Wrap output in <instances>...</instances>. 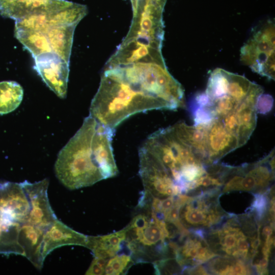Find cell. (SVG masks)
<instances>
[{
  "label": "cell",
  "instance_id": "obj_1",
  "mask_svg": "<svg viewBox=\"0 0 275 275\" xmlns=\"http://www.w3.org/2000/svg\"><path fill=\"white\" fill-rule=\"evenodd\" d=\"M184 106L183 88L169 72L165 62L105 65L89 115L115 129L136 114L175 111Z\"/></svg>",
  "mask_w": 275,
  "mask_h": 275
},
{
  "label": "cell",
  "instance_id": "obj_2",
  "mask_svg": "<svg viewBox=\"0 0 275 275\" xmlns=\"http://www.w3.org/2000/svg\"><path fill=\"white\" fill-rule=\"evenodd\" d=\"M139 155L144 191L158 198L190 191L196 165L205 162L185 139L177 123L150 135Z\"/></svg>",
  "mask_w": 275,
  "mask_h": 275
},
{
  "label": "cell",
  "instance_id": "obj_3",
  "mask_svg": "<svg viewBox=\"0 0 275 275\" xmlns=\"http://www.w3.org/2000/svg\"><path fill=\"white\" fill-rule=\"evenodd\" d=\"M115 130L89 115L61 150L54 165L57 177L67 188L91 186L118 173L112 147Z\"/></svg>",
  "mask_w": 275,
  "mask_h": 275
},
{
  "label": "cell",
  "instance_id": "obj_4",
  "mask_svg": "<svg viewBox=\"0 0 275 275\" xmlns=\"http://www.w3.org/2000/svg\"><path fill=\"white\" fill-rule=\"evenodd\" d=\"M262 88L245 76L222 68L213 70L205 92L197 93L190 107L194 124L215 119L222 122L244 108L256 105Z\"/></svg>",
  "mask_w": 275,
  "mask_h": 275
},
{
  "label": "cell",
  "instance_id": "obj_5",
  "mask_svg": "<svg viewBox=\"0 0 275 275\" xmlns=\"http://www.w3.org/2000/svg\"><path fill=\"white\" fill-rule=\"evenodd\" d=\"M140 210L125 228V243L134 261L155 262L168 250L171 237L167 223L148 209Z\"/></svg>",
  "mask_w": 275,
  "mask_h": 275
},
{
  "label": "cell",
  "instance_id": "obj_6",
  "mask_svg": "<svg viewBox=\"0 0 275 275\" xmlns=\"http://www.w3.org/2000/svg\"><path fill=\"white\" fill-rule=\"evenodd\" d=\"M275 25L268 19L255 26L240 49V61L254 72L274 80Z\"/></svg>",
  "mask_w": 275,
  "mask_h": 275
},
{
  "label": "cell",
  "instance_id": "obj_7",
  "mask_svg": "<svg viewBox=\"0 0 275 275\" xmlns=\"http://www.w3.org/2000/svg\"><path fill=\"white\" fill-rule=\"evenodd\" d=\"M274 149L260 161L233 168L225 183L224 192L253 191L265 188L274 177Z\"/></svg>",
  "mask_w": 275,
  "mask_h": 275
},
{
  "label": "cell",
  "instance_id": "obj_8",
  "mask_svg": "<svg viewBox=\"0 0 275 275\" xmlns=\"http://www.w3.org/2000/svg\"><path fill=\"white\" fill-rule=\"evenodd\" d=\"M34 68L43 81L59 97H66L69 64L52 52L34 58Z\"/></svg>",
  "mask_w": 275,
  "mask_h": 275
},
{
  "label": "cell",
  "instance_id": "obj_9",
  "mask_svg": "<svg viewBox=\"0 0 275 275\" xmlns=\"http://www.w3.org/2000/svg\"><path fill=\"white\" fill-rule=\"evenodd\" d=\"M28 198L30 210L26 223L45 230L57 217L52 210L47 196L48 180L31 183L26 180L21 182Z\"/></svg>",
  "mask_w": 275,
  "mask_h": 275
},
{
  "label": "cell",
  "instance_id": "obj_10",
  "mask_svg": "<svg viewBox=\"0 0 275 275\" xmlns=\"http://www.w3.org/2000/svg\"><path fill=\"white\" fill-rule=\"evenodd\" d=\"M30 210L28 198L21 183L0 182V212L22 224Z\"/></svg>",
  "mask_w": 275,
  "mask_h": 275
},
{
  "label": "cell",
  "instance_id": "obj_11",
  "mask_svg": "<svg viewBox=\"0 0 275 275\" xmlns=\"http://www.w3.org/2000/svg\"><path fill=\"white\" fill-rule=\"evenodd\" d=\"M215 204L202 197L189 198L182 205L179 219L184 227L210 226L221 218Z\"/></svg>",
  "mask_w": 275,
  "mask_h": 275
},
{
  "label": "cell",
  "instance_id": "obj_12",
  "mask_svg": "<svg viewBox=\"0 0 275 275\" xmlns=\"http://www.w3.org/2000/svg\"><path fill=\"white\" fill-rule=\"evenodd\" d=\"M88 236L77 232L58 219L44 231L41 248L44 260L54 249L66 245H78L86 247Z\"/></svg>",
  "mask_w": 275,
  "mask_h": 275
},
{
  "label": "cell",
  "instance_id": "obj_13",
  "mask_svg": "<svg viewBox=\"0 0 275 275\" xmlns=\"http://www.w3.org/2000/svg\"><path fill=\"white\" fill-rule=\"evenodd\" d=\"M44 230L35 225H20L18 241L24 252V256L38 269H41L44 259L41 248Z\"/></svg>",
  "mask_w": 275,
  "mask_h": 275
},
{
  "label": "cell",
  "instance_id": "obj_14",
  "mask_svg": "<svg viewBox=\"0 0 275 275\" xmlns=\"http://www.w3.org/2000/svg\"><path fill=\"white\" fill-rule=\"evenodd\" d=\"M61 0H0V14L15 20L36 11L49 9Z\"/></svg>",
  "mask_w": 275,
  "mask_h": 275
},
{
  "label": "cell",
  "instance_id": "obj_15",
  "mask_svg": "<svg viewBox=\"0 0 275 275\" xmlns=\"http://www.w3.org/2000/svg\"><path fill=\"white\" fill-rule=\"evenodd\" d=\"M125 228L119 231L99 236H88L86 247L90 249L95 257L108 259L121 251L125 243Z\"/></svg>",
  "mask_w": 275,
  "mask_h": 275
},
{
  "label": "cell",
  "instance_id": "obj_16",
  "mask_svg": "<svg viewBox=\"0 0 275 275\" xmlns=\"http://www.w3.org/2000/svg\"><path fill=\"white\" fill-rule=\"evenodd\" d=\"M87 12L86 6L65 0L49 9L50 26H76Z\"/></svg>",
  "mask_w": 275,
  "mask_h": 275
},
{
  "label": "cell",
  "instance_id": "obj_17",
  "mask_svg": "<svg viewBox=\"0 0 275 275\" xmlns=\"http://www.w3.org/2000/svg\"><path fill=\"white\" fill-rule=\"evenodd\" d=\"M176 260L180 265L187 263H201L217 256L208 248L205 241L198 238H188L174 251Z\"/></svg>",
  "mask_w": 275,
  "mask_h": 275
},
{
  "label": "cell",
  "instance_id": "obj_18",
  "mask_svg": "<svg viewBox=\"0 0 275 275\" xmlns=\"http://www.w3.org/2000/svg\"><path fill=\"white\" fill-rule=\"evenodd\" d=\"M76 26H52L46 33L52 52L69 64Z\"/></svg>",
  "mask_w": 275,
  "mask_h": 275
},
{
  "label": "cell",
  "instance_id": "obj_19",
  "mask_svg": "<svg viewBox=\"0 0 275 275\" xmlns=\"http://www.w3.org/2000/svg\"><path fill=\"white\" fill-rule=\"evenodd\" d=\"M20 225L0 212V254L24 256V250L18 241Z\"/></svg>",
  "mask_w": 275,
  "mask_h": 275
},
{
  "label": "cell",
  "instance_id": "obj_20",
  "mask_svg": "<svg viewBox=\"0 0 275 275\" xmlns=\"http://www.w3.org/2000/svg\"><path fill=\"white\" fill-rule=\"evenodd\" d=\"M14 35L34 59L41 54L52 52L46 34L15 28Z\"/></svg>",
  "mask_w": 275,
  "mask_h": 275
},
{
  "label": "cell",
  "instance_id": "obj_21",
  "mask_svg": "<svg viewBox=\"0 0 275 275\" xmlns=\"http://www.w3.org/2000/svg\"><path fill=\"white\" fill-rule=\"evenodd\" d=\"M23 96V88L17 82H0V115L7 114L15 110L21 103Z\"/></svg>",
  "mask_w": 275,
  "mask_h": 275
},
{
  "label": "cell",
  "instance_id": "obj_22",
  "mask_svg": "<svg viewBox=\"0 0 275 275\" xmlns=\"http://www.w3.org/2000/svg\"><path fill=\"white\" fill-rule=\"evenodd\" d=\"M49 9L36 11L15 20V28L46 34L51 28L49 19Z\"/></svg>",
  "mask_w": 275,
  "mask_h": 275
},
{
  "label": "cell",
  "instance_id": "obj_23",
  "mask_svg": "<svg viewBox=\"0 0 275 275\" xmlns=\"http://www.w3.org/2000/svg\"><path fill=\"white\" fill-rule=\"evenodd\" d=\"M243 233L240 228L227 226L217 232L221 249L228 255L236 257L238 240Z\"/></svg>",
  "mask_w": 275,
  "mask_h": 275
},
{
  "label": "cell",
  "instance_id": "obj_24",
  "mask_svg": "<svg viewBox=\"0 0 275 275\" xmlns=\"http://www.w3.org/2000/svg\"><path fill=\"white\" fill-rule=\"evenodd\" d=\"M133 263V259L130 253L117 254L108 259L104 274L107 275L124 274Z\"/></svg>",
  "mask_w": 275,
  "mask_h": 275
},
{
  "label": "cell",
  "instance_id": "obj_25",
  "mask_svg": "<svg viewBox=\"0 0 275 275\" xmlns=\"http://www.w3.org/2000/svg\"><path fill=\"white\" fill-rule=\"evenodd\" d=\"M249 267L243 262L240 260L234 262L231 264L227 263L223 272V274H250Z\"/></svg>",
  "mask_w": 275,
  "mask_h": 275
},
{
  "label": "cell",
  "instance_id": "obj_26",
  "mask_svg": "<svg viewBox=\"0 0 275 275\" xmlns=\"http://www.w3.org/2000/svg\"><path fill=\"white\" fill-rule=\"evenodd\" d=\"M273 104V99L271 96L269 94L262 93L258 97L256 108L257 113L265 114L269 112Z\"/></svg>",
  "mask_w": 275,
  "mask_h": 275
},
{
  "label": "cell",
  "instance_id": "obj_27",
  "mask_svg": "<svg viewBox=\"0 0 275 275\" xmlns=\"http://www.w3.org/2000/svg\"><path fill=\"white\" fill-rule=\"evenodd\" d=\"M107 260L108 259L103 258L95 257L86 274H103Z\"/></svg>",
  "mask_w": 275,
  "mask_h": 275
},
{
  "label": "cell",
  "instance_id": "obj_28",
  "mask_svg": "<svg viewBox=\"0 0 275 275\" xmlns=\"http://www.w3.org/2000/svg\"><path fill=\"white\" fill-rule=\"evenodd\" d=\"M267 200L265 197L261 194L255 196V200L253 204V207L257 212L258 215L261 217L266 210Z\"/></svg>",
  "mask_w": 275,
  "mask_h": 275
},
{
  "label": "cell",
  "instance_id": "obj_29",
  "mask_svg": "<svg viewBox=\"0 0 275 275\" xmlns=\"http://www.w3.org/2000/svg\"><path fill=\"white\" fill-rule=\"evenodd\" d=\"M268 258L269 256L263 255L261 259L256 264V267L259 274H264L268 273Z\"/></svg>",
  "mask_w": 275,
  "mask_h": 275
},
{
  "label": "cell",
  "instance_id": "obj_30",
  "mask_svg": "<svg viewBox=\"0 0 275 275\" xmlns=\"http://www.w3.org/2000/svg\"><path fill=\"white\" fill-rule=\"evenodd\" d=\"M259 228L258 229V234L257 236L254 237L251 239V246L252 248V251L253 253H255L259 246L261 244V239L260 238V231Z\"/></svg>",
  "mask_w": 275,
  "mask_h": 275
},
{
  "label": "cell",
  "instance_id": "obj_31",
  "mask_svg": "<svg viewBox=\"0 0 275 275\" xmlns=\"http://www.w3.org/2000/svg\"><path fill=\"white\" fill-rule=\"evenodd\" d=\"M273 229L270 226H265L262 230V234L265 237V240L269 239L272 234Z\"/></svg>",
  "mask_w": 275,
  "mask_h": 275
},
{
  "label": "cell",
  "instance_id": "obj_32",
  "mask_svg": "<svg viewBox=\"0 0 275 275\" xmlns=\"http://www.w3.org/2000/svg\"><path fill=\"white\" fill-rule=\"evenodd\" d=\"M152 2L155 4L159 6V7L164 8L166 3L167 0H150Z\"/></svg>",
  "mask_w": 275,
  "mask_h": 275
},
{
  "label": "cell",
  "instance_id": "obj_33",
  "mask_svg": "<svg viewBox=\"0 0 275 275\" xmlns=\"http://www.w3.org/2000/svg\"><path fill=\"white\" fill-rule=\"evenodd\" d=\"M139 1V0H130L133 10V13L136 11Z\"/></svg>",
  "mask_w": 275,
  "mask_h": 275
}]
</instances>
